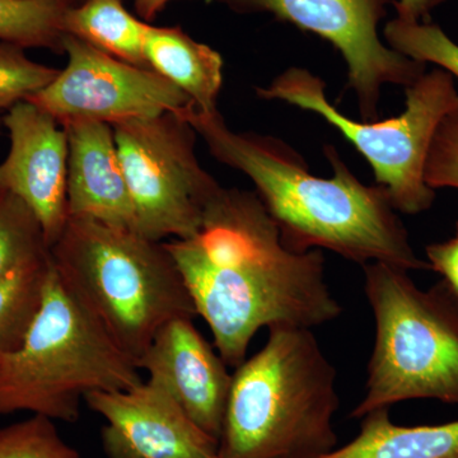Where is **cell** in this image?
<instances>
[{
	"mask_svg": "<svg viewBox=\"0 0 458 458\" xmlns=\"http://www.w3.org/2000/svg\"><path fill=\"white\" fill-rule=\"evenodd\" d=\"M165 245L228 367L243 363L261 328L313 330L342 315L321 250L288 249L256 192L222 188L197 233Z\"/></svg>",
	"mask_w": 458,
	"mask_h": 458,
	"instance_id": "obj_1",
	"label": "cell"
},
{
	"mask_svg": "<svg viewBox=\"0 0 458 458\" xmlns=\"http://www.w3.org/2000/svg\"><path fill=\"white\" fill-rule=\"evenodd\" d=\"M182 116L216 161L252 181L288 249L328 250L361 267L384 262L408 271L429 269L415 254L386 190L361 182L335 148L325 147L333 176L324 179L284 141L233 131L219 111L200 114L190 106Z\"/></svg>",
	"mask_w": 458,
	"mask_h": 458,
	"instance_id": "obj_2",
	"label": "cell"
},
{
	"mask_svg": "<svg viewBox=\"0 0 458 458\" xmlns=\"http://www.w3.org/2000/svg\"><path fill=\"white\" fill-rule=\"evenodd\" d=\"M232 375L218 458H318L337 445V373L310 328H267Z\"/></svg>",
	"mask_w": 458,
	"mask_h": 458,
	"instance_id": "obj_3",
	"label": "cell"
},
{
	"mask_svg": "<svg viewBox=\"0 0 458 458\" xmlns=\"http://www.w3.org/2000/svg\"><path fill=\"white\" fill-rule=\"evenodd\" d=\"M50 259L63 282L135 364L165 324L198 316L165 242L134 229L68 218Z\"/></svg>",
	"mask_w": 458,
	"mask_h": 458,
	"instance_id": "obj_4",
	"label": "cell"
},
{
	"mask_svg": "<svg viewBox=\"0 0 458 458\" xmlns=\"http://www.w3.org/2000/svg\"><path fill=\"white\" fill-rule=\"evenodd\" d=\"M140 370L51 262L25 339L0 361V415L75 423L87 394L134 387L143 381Z\"/></svg>",
	"mask_w": 458,
	"mask_h": 458,
	"instance_id": "obj_5",
	"label": "cell"
},
{
	"mask_svg": "<svg viewBox=\"0 0 458 458\" xmlns=\"http://www.w3.org/2000/svg\"><path fill=\"white\" fill-rule=\"evenodd\" d=\"M364 292L375 319L366 393L352 410L360 420L410 400L458 405V294L445 280L419 288L409 271L364 265Z\"/></svg>",
	"mask_w": 458,
	"mask_h": 458,
	"instance_id": "obj_6",
	"label": "cell"
},
{
	"mask_svg": "<svg viewBox=\"0 0 458 458\" xmlns=\"http://www.w3.org/2000/svg\"><path fill=\"white\" fill-rule=\"evenodd\" d=\"M256 93L318 114L337 129L369 161L397 212L417 216L432 207L436 190L426 181L428 155L443 120L458 110V90L447 72L433 69L405 87V110L384 122L346 116L327 98L324 81L303 68L286 69Z\"/></svg>",
	"mask_w": 458,
	"mask_h": 458,
	"instance_id": "obj_7",
	"label": "cell"
},
{
	"mask_svg": "<svg viewBox=\"0 0 458 458\" xmlns=\"http://www.w3.org/2000/svg\"><path fill=\"white\" fill-rule=\"evenodd\" d=\"M135 210V232L149 240L197 233L222 186L199 162L198 132L181 113L111 126Z\"/></svg>",
	"mask_w": 458,
	"mask_h": 458,
	"instance_id": "obj_8",
	"label": "cell"
},
{
	"mask_svg": "<svg viewBox=\"0 0 458 458\" xmlns=\"http://www.w3.org/2000/svg\"><path fill=\"white\" fill-rule=\"evenodd\" d=\"M237 13H271L330 42L348 71L363 122L379 116L382 89L408 87L426 73L424 63L391 49L378 35L387 0H219Z\"/></svg>",
	"mask_w": 458,
	"mask_h": 458,
	"instance_id": "obj_9",
	"label": "cell"
},
{
	"mask_svg": "<svg viewBox=\"0 0 458 458\" xmlns=\"http://www.w3.org/2000/svg\"><path fill=\"white\" fill-rule=\"evenodd\" d=\"M64 54L65 68L26 99L62 126L80 122L113 126L191 106L182 90L152 69L129 64L74 36H66Z\"/></svg>",
	"mask_w": 458,
	"mask_h": 458,
	"instance_id": "obj_10",
	"label": "cell"
},
{
	"mask_svg": "<svg viewBox=\"0 0 458 458\" xmlns=\"http://www.w3.org/2000/svg\"><path fill=\"white\" fill-rule=\"evenodd\" d=\"M84 403L106 421L101 445L107 458H218L219 442L152 379L90 393Z\"/></svg>",
	"mask_w": 458,
	"mask_h": 458,
	"instance_id": "obj_11",
	"label": "cell"
},
{
	"mask_svg": "<svg viewBox=\"0 0 458 458\" xmlns=\"http://www.w3.org/2000/svg\"><path fill=\"white\" fill-rule=\"evenodd\" d=\"M11 148L0 164V191L11 192L40 222L49 249L68 222V137L65 129L29 101L7 111Z\"/></svg>",
	"mask_w": 458,
	"mask_h": 458,
	"instance_id": "obj_12",
	"label": "cell"
},
{
	"mask_svg": "<svg viewBox=\"0 0 458 458\" xmlns=\"http://www.w3.org/2000/svg\"><path fill=\"white\" fill-rule=\"evenodd\" d=\"M148 378L161 385L205 433L219 442L232 375L216 346L194 318L165 324L137 361Z\"/></svg>",
	"mask_w": 458,
	"mask_h": 458,
	"instance_id": "obj_13",
	"label": "cell"
},
{
	"mask_svg": "<svg viewBox=\"0 0 458 458\" xmlns=\"http://www.w3.org/2000/svg\"><path fill=\"white\" fill-rule=\"evenodd\" d=\"M63 128L68 137L69 218L93 219L135 231L134 204L111 125L80 122Z\"/></svg>",
	"mask_w": 458,
	"mask_h": 458,
	"instance_id": "obj_14",
	"label": "cell"
},
{
	"mask_svg": "<svg viewBox=\"0 0 458 458\" xmlns=\"http://www.w3.org/2000/svg\"><path fill=\"white\" fill-rule=\"evenodd\" d=\"M144 55L156 73L182 90L197 113L218 111L223 84V59L218 51L194 40L180 27L148 23Z\"/></svg>",
	"mask_w": 458,
	"mask_h": 458,
	"instance_id": "obj_15",
	"label": "cell"
},
{
	"mask_svg": "<svg viewBox=\"0 0 458 458\" xmlns=\"http://www.w3.org/2000/svg\"><path fill=\"white\" fill-rule=\"evenodd\" d=\"M352 441L318 458H458V420L439 426H397L390 409L360 419Z\"/></svg>",
	"mask_w": 458,
	"mask_h": 458,
	"instance_id": "obj_16",
	"label": "cell"
},
{
	"mask_svg": "<svg viewBox=\"0 0 458 458\" xmlns=\"http://www.w3.org/2000/svg\"><path fill=\"white\" fill-rule=\"evenodd\" d=\"M147 25L132 16L122 0H83L64 18L66 35L129 64L150 69L144 55Z\"/></svg>",
	"mask_w": 458,
	"mask_h": 458,
	"instance_id": "obj_17",
	"label": "cell"
},
{
	"mask_svg": "<svg viewBox=\"0 0 458 458\" xmlns=\"http://www.w3.org/2000/svg\"><path fill=\"white\" fill-rule=\"evenodd\" d=\"M81 0H0V41L64 54V18Z\"/></svg>",
	"mask_w": 458,
	"mask_h": 458,
	"instance_id": "obj_18",
	"label": "cell"
},
{
	"mask_svg": "<svg viewBox=\"0 0 458 458\" xmlns=\"http://www.w3.org/2000/svg\"><path fill=\"white\" fill-rule=\"evenodd\" d=\"M50 254L0 279V361L20 348L40 309Z\"/></svg>",
	"mask_w": 458,
	"mask_h": 458,
	"instance_id": "obj_19",
	"label": "cell"
},
{
	"mask_svg": "<svg viewBox=\"0 0 458 458\" xmlns=\"http://www.w3.org/2000/svg\"><path fill=\"white\" fill-rule=\"evenodd\" d=\"M50 254L40 222L16 195L0 191V279Z\"/></svg>",
	"mask_w": 458,
	"mask_h": 458,
	"instance_id": "obj_20",
	"label": "cell"
},
{
	"mask_svg": "<svg viewBox=\"0 0 458 458\" xmlns=\"http://www.w3.org/2000/svg\"><path fill=\"white\" fill-rule=\"evenodd\" d=\"M384 36L391 49L424 64H436L458 80V44L441 27L396 17L386 25Z\"/></svg>",
	"mask_w": 458,
	"mask_h": 458,
	"instance_id": "obj_21",
	"label": "cell"
},
{
	"mask_svg": "<svg viewBox=\"0 0 458 458\" xmlns=\"http://www.w3.org/2000/svg\"><path fill=\"white\" fill-rule=\"evenodd\" d=\"M0 458H83L60 436L55 421L31 415L0 428Z\"/></svg>",
	"mask_w": 458,
	"mask_h": 458,
	"instance_id": "obj_22",
	"label": "cell"
},
{
	"mask_svg": "<svg viewBox=\"0 0 458 458\" xmlns=\"http://www.w3.org/2000/svg\"><path fill=\"white\" fill-rule=\"evenodd\" d=\"M25 50L0 41V114L49 86L59 74L60 69L32 62Z\"/></svg>",
	"mask_w": 458,
	"mask_h": 458,
	"instance_id": "obj_23",
	"label": "cell"
},
{
	"mask_svg": "<svg viewBox=\"0 0 458 458\" xmlns=\"http://www.w3.org/2000/svg\"><path fill=\"white\" fill-rule=\"evenodd\" d=\"M428 186L458 190V110L448 114L434 137L426 165Z\"/></svg>",
	"mask_w": 458,
	"mask_h": 458,
	"instance_id": "obj_24",
	"label": "cell"
},
{
	"mask_svg": "<svg viewBox=\"0 0 458 458\" xmlns=\"http://www.w3.org/2000/svg\"><path fill=\"white\" fill-rule=\"evenodd\" d=\"M426 256L429 269L442 276V280L458 294V222L454 237L428 245Z\"/></svg>",
	"mask_w": 458,
	"mask_h": 458,
	"instance_id": "obj_25",
	"label": "cell"
},
{
	"mask_svg": "<svg viewBox=\"0 0 458 458\" xmlns=\"http://www.w3.org/2000/svg\"><path fill=\"white\" fill-rule=\"evenodd\" d=\"M445 0H397V16L409 21H421L434 8L438 7Z\"/></svg>",
	"mask_w": 458,
	"mask_h": 458,
	"instance_id": "obj_26",
	"label": "cell"
},
{
	"mask_svg": "<svg viewBox=\"0 0 458 458\" xmlns=\"http://www.w3.org/2000/svg\"><path fill=\"white\" fill-rule=\"evenodd\" d=\"M171 2L172 0H132L138 16H140V20H143L144 22L148 23L155 21L156 17L158 16Z\"/></svg>",
	"mask_w": 458,
	"mask_h": 458,
	"instance_id": "obj_27",
	"label": "cell"
},
{
	"mask_svg": "<svg viewBox=\"0 0 458 458\" xmlns=\"http://www.w3.org/2000/svg\"><path fill=\"white\" fill-rule=\"evenodd\" d=\"M0 128H2V122H0Z\"/></svg>",
	"mask_w": 458,
	"mask_h": 458,
	"instance_id": "obj_28",
	"label": "cell"
},
{
	"mask_svg": "<svg viewBox=\"0 0 458 458\" xmlns=\"http://www.w3.org/2000/svg\"><path fill=\"white\" fill-rule=\"evenodd\" d=\"M82 2H83V0H81V3H82Z\"/></svg>",
	"mask_w": 458,
	"mask_h": 458,
	"instance_id": "obj_29",
	"label": "cell"
}]
</instances>
